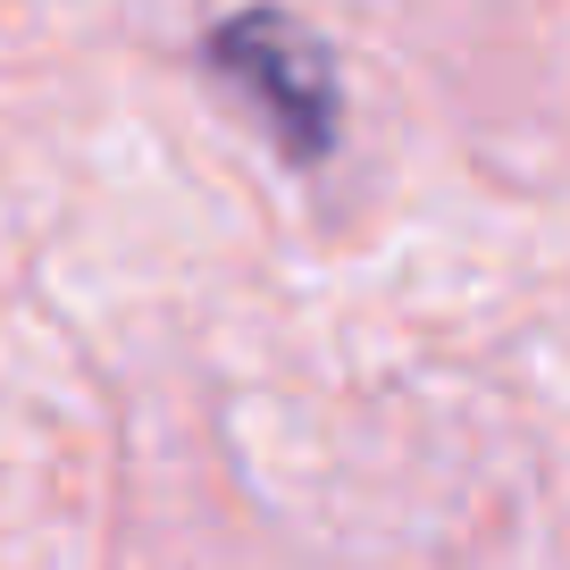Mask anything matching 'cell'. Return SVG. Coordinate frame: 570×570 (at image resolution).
Instances as JSON below:
<instances>
[{"label":"cell","mask_w":570,"mask_h":570,"mask_svg":"<svg viewBox=\"0 0 570 570\" xmlns=\"http://www.w3.org/2000/svg\"><path fill=\"white\" fill-rule=\"evenodd\" d=\"M202 59H210V76H227L268 118L285 160H327L336 151V118H344L336 59H327V42L303 18H285V9H235V18L210 26Z\"/></svg>","instance_id":"obj_1"}]
</instances>
